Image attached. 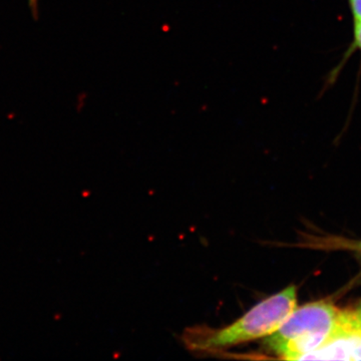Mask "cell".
<instances>
[{
  "mask_svg": "<svg viewBox=\"0 0 361 361\" xmlns=\"http://www.w3.org/2000/svg\"><path fill=\"white\" fill-rule=\"evenodd\" d=\"M322 243L325 244L324 247H326V248L346 249V250L355 252L361 258V241L334 238L322 240Z\"/></svg>",
  "mask_w": 361,
  "mask_h": 361,
  "instance_id": "cell-4",
  "label": "cell"
},
{
  "mask_svg": "<svg viewBox=\"0 0 361 361\" xmlns=\"http://www.w3.org/2000/svg\"><path fill=\"white\" fill-rule=\"evenodd\" d=\"M341 310L325 301L296 307L268 336V346L284 360H302L341 329Z\"/></svg>",
  "mask_w": 361,
  "mask_h": 361,
  "instance_id": "cell-1",
  "label": "cell"
},
{
  "mask_svg": "<svg viewBox=\"0 0 361 361\" xmlns=\"http://www.w3.org/2000/svg\"><path fill=\"white\" fill-rule=\"evenodd\" d=\"M353 21H361V0H349Z\"/></svg>",
  "mask_w": 361,
  "mask_h": 361,
  "instance_id": "cell-7",
  "label": "cell"
},
{
  "mask_svg": "<svg viewBox=\"0 0 361 361\" xmlns=\"http://www.w3.org/2000/svg\"><path fill=\"white\" fill-rule=\"evenodd\" d=\"M360 51L361 52V21H355L353 26V39L349 47L346 56H350L353 52Z\"/></svg>",
  "mask_w": 361,
  "mask_h": 361,
  "instance_id": "cell-6",
  "label": "cell"
},
{
  "mask_svg": "<svg viewBox=\"0 0 361 361\" xmlns=\"http://www.w3.org/2000/svg\"><path fill=\"white\" fill-rule=\"evenodd\" d=\"M351 313H353V316H355V318H357V319H361V303L360 307L355 311H351Z\"/></svg>",
  "mask_w": 361,
  "mask_h": 361,
  "instance_id": "cell-8",
  "label": "cell"
},
{
  "mask_svg": "<svg viewBox=\"0 0 361 361\" xmlns=\"http://www.w3.org/2000/svg\"><path fill=\"white\" fill-rule=\"evenodd\" d=\"M296 307L297 289L291 285L256 304L232 324L192 342V348L213 350L268 337L281 326Z\"/></svg>",
  "mask_w": 361,
  "mask_h": 361,
  "instance_id": "cell-2",
  "label": "cell"
},
{
  "mask_svg": "<svg viewBox=\"0 0 361 361\" xmlns=\"http://www.w3.org/2000/svg\"><path fill=\"white\" fill-rule=\"evenodd\" d=\"M342 327L361 334V319L355 318L351 311H342Z\"/></svg>",
  "mask_w": 361,
  "mask_h": 361,
  "instance_id": "cell-5",
  "label": "cell"
},
{
  "mask_svg": "<svg viewBox=\"0 0 361 361\" xmlns=\"http://www.w3.org/2000/svg\"><path fill=\"white\" fill-rule=\"evenodd\" d=\"M307 360H361V334L341 327L322 348L302 358Z\"/></svg>",
  "mask_w": 361,
  "mask_h": 361,
  "instance_id": "cell-3",
  "label": "cell"
}]
</instances>
